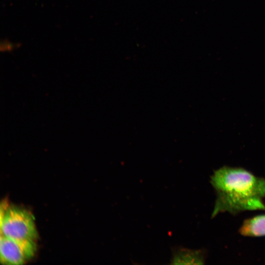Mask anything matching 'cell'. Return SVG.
<instances>
[{"label": "cell", "mask_w": 265, "mask_h": 265, "mask_svg": "<svg viewBox=\"0 0 265 265\" xmlns=\"http://www.w3.org/2000/svg\"><path fill=\"white\" fill-rule=\"evenodd\" d=\"M210 182L216 195L212 217L226 212L265 211V179L242 168L224 166L213 172Z\"/></svg>", "instance_id": "6da1fadb"}, {"label": "cell", "mask_w": 265, "mask_h": 265, "mask_svg": "<svg viewBox=\"0 0 265 265\" xmlns=\"http://www.w3.org/2000/svg\"><path fill=\"white\" fill-rule=\"evenodd\" d=\"M3 206L0 212V235L15 239L35 240L37 233L32 215L23 209Z\"/></svg>", "instance_id": "7a4b0ae2"}, {"label": "cell", "mask_w": 265, "mask_h": 265, "mask_svg": "<svg viewBox=\"0 0 265 265\" xmlns=\"http://www.w3.org/2000/svg\"><path fill=\"white\" fill-rule=\"evenodd\" d=\"M36 249L34 240L15 239L0 235V262L3 264H23L34 255Z\"/></svg>", "instance_id": "3957f363"}, {"label": "cell", "mask_w": 265, "mask_h": 265, "mask_svg": "<svg viewBox=\"0 0 265 265\" xmlns=\"http://www.w3.org/2000/svg\"><path fill=\"white\" fill-rule=\"evenodd\" d=\"M172 255V264L200 265L204 264V253L200 250H191L179 247L173 250Z\"/></svg>", "instance_id": "277c9868"}, {"label": "cell", "mask_w": 265, "mask_h": 265, "mask_svg": "<svg viewBox=\"0 0 265 265\" xmlns=\"http://www.w3.org/2000/svg\"><path fill=\"white\" fill-rule=\"evenodd\" d=\"M245 237L265 236V214H261L245 219L239 229Z\"/></svg>", "instance_id": "5b68a950"}]
</instances>
